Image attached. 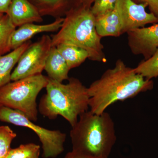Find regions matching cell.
Here are the masks:
<instances>
[{
    "instance_id": "1",
    "label": "cell",
    "mask_w": 158,
    "mask_h": 158,
    "mask_svg": "<svg viewBox=\"0 0 158 158\" xmlns=\"http://www.w3.org/2000/svg\"><path fill=\"white\" fill-rule=\"evenodd\" d=\"M153 86L152 80L145 78L118 59L114 67L107 69L88 87L90 110L101 114L114 103L132 98Z\"/></svg>"
},
{
    "instance_id": "2",
    "label": "cell",
    "mask_w": 158,
    "mask_h": 158,
    "mask_svg": "<svg viewBox=\"0 0 158 158\" xmlns=\"http://www.w3.org/2000/svg\"><path fill=\"white\" fill-rule=\"evenodd\" d=\"M71 127L73 150L92 156L109 158L117 137L114 122L109 113L98 114L88 110L79 116Z\"/></svg>"
},
{
    "instance_id": "3",
    "label": "cell",
    "mask_w": 158,
    "mask_h": 158,
    "mask_svg": "<svg viewBox=\"0 0 158 158\" xmlns=\"http://www.w3.org/2000/svg\"><path fill=\"white\" fill-rule=\"evenodd\" d=\"M46 93L42 96L38 112L50 119L63 117L71 126L76 123L79 116L89 109L88 88L79 79L71 77L66 84L49 78Z\"/></svg>"
},
{
    "instance_id": "4",
    "label": "cell",
    "mask_w": 158,
    "mask_h": 158,
    "mask_svg": "<svg viewBox=\"0 0 158 158\" xmlns=\"http://www.w3.org/2000/svg\"><path fill=\"white\" fill-rule=\"evenodd\" d=\"M64 18L59 31L51 37L52 46H75L87 51L90 60L106 62L102 37L97 31L96 18L90 8L79 5L69 10Z\"/></svg>"
},
{
    "instance_id": "5",
    "label": "cell",
    "mask_w": 158,
    "mask_h": 158,
    "mask_svg": "<svg viewBox=\"0 0 158 158\" xmlns=\"http://www.w3.org/2000/svg\"><path fill=\"white\" fill-rule=\"evenodd\" d=\"M49 78L42 74L10 82L0 88V106L18 110L29 119H38L37 98Z\"/></svg>"
},
{
    "instance_id": "6",
    "label": "cell",
    "mask_w": 158,
    "mask_h": 158,
    "mask_svg": "<svg viewBox=\"0 0 158 158\" xmlns=\"http://www.w3.org/2000/svg\"><path fill=\"white\" fill-rule=\"evenodd\" d=\"M0 121L28 128L36 133L42 144L43 158H55L64 152L66 135L59 130L37 125L19 111L3 106L0 107Z\"/></svg>"
},
{
    "instance_id": "7",
    "label": "cell",
    "mask_w": 158,
    "mask_h": 158,
    "mask_svg": "<svg viewBox=\"0 0 158 158\" xmlns=\"http://www.w3.org/2000/svg\"><path fill=\"white\" fill-rule=\"evenodd\" d=\"M52 45V38L44 35L31 43L23 53L11 75V81L42 74Z\"/></svg>"
},
{
    "instance_id": "8",
    "label": "cell",
    "mask_w": 158,
    "mask_h": 158,
    "mask_svg": "<svg viewBox=\"0 0 158 158\" xmlns=\"http://www.w3.org/2000/svg\"><path fill=\"white\" fill-rule=\"evenodd\" d=\"M128 44L135 55H141L144 60L149 59L158 48V23L129 31Z\"/></svg>"
},
{
    "instance_id": "9",
    "label": "cell",
    "mask_w": 158,
    "mask_h": 158,
    "mask_svg": "<svg viewBox=\"0 0 158 158\" xmlns=\"http://www.w3.org/2000/svg\"><path fill=\"white\" fill-rule=\"evenodd\" d=\"M123 33L145 27L149 24L158 23V17L146 11V3L137 4L133 0H120Z\"/></svg>"
},
{
    "instance_id": "10",
    "label": "cell",
    "mask_w": 158,
    "mask_h": 158,
    "mask_svg": "<svg viewBox=\"0 0 158 158\" xmlns=\"http://www.w3.org/2000/svg\"><path fill=\"white\" fill-rule=\"evenodd\" d=\"M64 19V17L56 19L53 22L47 24L31 23L19 27L11 35L10 42L11 50L21 46L37 34L44 32H58L62 25Z\"/></svg>"
},
{
    "instance_id": "11",
    "label": "cell",
    "mask_w": 158,
    "mask_h": 158,
    "mask_svg": "<svg viewBox=\"0 0 158 158\" xmlns=\"http://www.w3.org/2000/svg\"><path fill=\"white\" fill-rule=\"evenodd\" d=\"M6 14L16 27L43 20L39 11L29 0H12Z\"/></svg>"
},
{
    "instance_id": "12",
    "label": "cell",
    "mask_w": 158,
    "mask_h": 158,
    "mask_svg": "<svg viewBox=\"0 0 158 158\" xmlns=\"http://www.w3.org/2000/svg\"><path fill=\"white\" fill-rule=\"evenodd\" d=\"M95 18L97 31L102 37H119L123 34L120 0H117L112 11Z\"/></svg>"
},
{
    "instance_id": "13",
    "label": "cell",
    "mask_w": 158,
    "mask_h": 158,
    "mask_svg": "<svg viewBox=\"0 0 158 158\" xmlns=\"http://www.w3.org/2000/svg\"><path fill=\"white\" fill-rule=\"evenodd\" d=\"M44 70L49 78L60 83L69 78V72L70 69L56 47L51 48Z\"/></svg>"
},
{
    "instance_id": "14",
    "label": "cell",
    "mask_w": 158,
    "mask_h": 158,
    "mask_svg": "<svg viewBox=\"0 0 158 158\" xmlns=\"http://www.w3.org/2000/svg\"><path fill=\"white\" fill-rule=\"evenodd\" d=\"M37 9L41 16H50L54 18L65 16L73 8L71 0H29Z\"/></svg>"
},
{
    "instance_id": "15",
    "label": "cell",
    "mask_w": 158,
    "mask_h": 158,
    "mask_svg": "<svg viewBox=\"0 0 158 158\" xmlns=\"http://www.w3.org/2000/svg\"><path fill=\"white\" fill-rule=\"evenodd\" d=\"M31 43L29 40L8 53L0 56V88L11 82L12 69Z\"/></svg>"
},
{
    "instance_id": "16",
    "label": "cell",
    "mask_w": 158,
    "mask_h": 158,
    "mask_svg": "<svg viewBox=\"0 0 158 158\" xmlns=\"http://www.w3.org/2000/svg\"><path fill=\"white\" fill-rule=\"evenodd\" d=\"M56 47L65 59L70 70L78 67L86 59H89V56L88 52L77 47L61 44L57 46Z\"/></svg>"
},
{
    "instance_id": "17",
    "label": "cell",
    "mask_w": 158,
    "mask_h": 158,
    "mask_svg": "<svg viewBox=\"0 0 158 158\" xmlns=\"http://www.w3.org/2000/svg\"><path fill=\"white\" fill-rule=\"evenodd\" d=\"M8 15L0 18V56L11 52L10 42L11 35L16 29Z\"/></svg>"
},
{
    "instance_id": "18",
    "label": "cell",
    "mask_w": 158,
    "mask_h": 158,
    "mask_svg": "<svg viewBox=\"0 0 158 158\" xmlns=\"http://www.w3.org/2000/svg\"><path fill=\"white\" fill-rule=\"evenodd\" d=\"M135 69L137 73L148 80L158 77V48L150 58L140 62Z\"/></svg>"
},
{
    "instance_id": "19",
    "label": "cell",
    "mask_w": 158,
    "mask_h": 158,
    "mask_svg": "<svg viewBox=\"0 0 158 158\" xmlns=\"http://www.w3.org/2000/svg\"><path fill=\"white\" fill-rule=\"evenodd\" d=\"M40 147L39 145L30 143L20 145L11 148L6 158H40Z\"/></svg>"
},
{
    "instance_id": "20",
    "label": "cell",
    "mask_w": 158,
    "mask_h": 158,
    "mask_svg": "<svg viewBox=\"0 0 158 158\" xmlns=\"http://www.w3.org/2000/svg\"><path fill=\"white\" fill-rule=\"evenodd\" d=\"M17 134L8 126H0V158H6Z\"/></svg>"
},
{
    "instance_id": "21",
    "label": "cell",
    "mask_w": 158,
    "mask_h": 158,
    "mask_svg": "<svg viewBox=\"0 0 158 158\" xmlns=\"http://www.w3.org/2000/svg\"><path fill=\"white\" fill-rule=\"evenodd\" d=\"M117 0H94L91 11L95 17L112 11L115 8Z\"/></svg>"
},
{
    "instance_id": "22",
    "label": "cell",
    "mask_w": 158,
    "mask_h": 158,
    "mask_svg": "<svg viewBox=\"0 0 158 158\" xmlns=\"http://www.w3.org/2000/svg\"><path fill=\"white\" fill-rule=\"evenodd\" d=\"M141 2L146 3L149 6L153 13L158 17V0H139Z\"/></svg>"
},
{
    "instance_id": "23",
    "label": "cell",
    "mask_w": 158,
    "mask_h": 158,
    "mask_svg": "<svg viewBox=\"0 0 158 158\" xmlns=\"http://www.w3.org/2000/svg\"><path fill=\"white\" fill-rule=\"evenodd\" d=\"M64 158H109L103 157H97L87 155L77 152L75 151L72 150V151L69 152L67 153Z\"/></svg>"
},
{
    "instance_id": "24",
    "label": "cell",
    "mask_w": 158,
    "mask_h": 158,
    "mask_svg": "<svg viewBox=\"0 0 158 158\" xmlns=\"http://www.w3.org/2000/svg\"><path fill=\"white\" fill-rule=\"evenodd\" d=\"M12 0H0V13L6 14Z\"/></svg>"
},
{
    "instance_id": "25",
    "label": "cell",
    "mask_w": 158,
    "mask_h": 158,
    "mask_svg": "<svg viewBox=\"0 0 158 158\" xmlns=\"http://www.w3.org/2000/svg\"><path fill=\"white\" fill-rule=\"evenodd\" d=\"M94 0H79V2L81 5L85 6V7L90 8V6L91 3L94 2Z\"/></svg>"
},
{
    "instance_id": "26",
    "label": "cell",
    "mask_w": 158,
    "mask_h": 158,
    "mask_svg": "<svg viewBox=\"0 0 158 158\" xmlns=\"http://www.w3.org/2000/svg\"><path fill=\"white\" fill-rule=\"evenodd\" d=\"M5 14H3V13H0V18L3 16V15Z\"/></svg>"
},
{
    "instance_id": "27",
    "label": "cell",
    "mask_w": 158,
    "mask_h": 158,
    "mask_svg": "<svg viewBox=\"0 0 158 158\" xmlns=\"http://www.w3.org/2000/svg\"><path fill=\"white\" fill-rule=\"evenodd\" d=\"M1 106H0V107H1Z\"/></svg>"
}]
</instances>
